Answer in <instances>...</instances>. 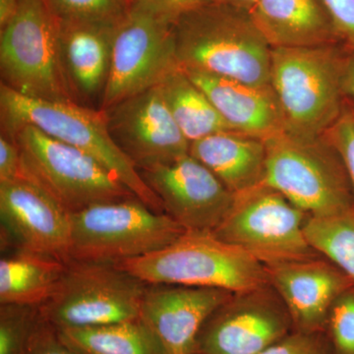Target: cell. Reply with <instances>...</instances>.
Returning a JSON list of instances; mask_svg holds the SVG:
<instances>
[{"label":"cell","mask_w":354,"mask_h":354,"mask_svg":"<svg viewBox=\"0 0 354 354\" xmlns=\"http://www.w3.org/2000/svg\"><path fill=\"white\" fill-rule=\"evenodd\" d=\"M189 153L234 194L264 183L267 153L263 139L221 131L192 142Z\"/></svg>","instance_id":"obj_21"},{"label":"cell","mask_w":354,"mask_h":354,"mask_svg":"<svg viewBox=\"0 0 354 354\" xmlns=\"http://www.w3.org/2000/svg\"><path fill=\"white\" fill-rule=\"evenodd\" d=\"M308 216L279 191L261 183L234 194L230 211L213 234L264 265L320 257L305 235Z\"/></svg>","instance_id":"obj_10"},{"label":"cell","mask_w":354,"mask_h":354,"mask_svg":"<svg viewBox=\"0 0 354 354\" xmlns=\"http://www.w3.org/2000/svg\"><path fill=\"white\" fill-rule=\"evenodd\" d=\"M342 90L344 100L354 106V50L344 48L342 69Z\"/></svg>","instance_id":"obj_35"},{"label":"cell","mask_w":354,"mask_h":354,"mask_svg":"<svg viewBox=\"0 0 354 354\" xmlns=\"http://www.w3.org/2000/svg\"><path fill=\"white\" fill-rule=\"evenodd\" d=\"M232 295L216 288L149 285L140 320L165 354H193L203 324Z\"/></svg>","instance_id":"obj_17"},{"label":"cell","mask_w":354,"mask_h":354,"mask_svg":"<svg viewBox=\"0 0 354 354\" xmlns=\"http://www.w3.org/2000/svg\"><path fill=\"white\" fill-rule=\"evenodd\" d=\"M344 57L339 44L272 48L271 85L288 134L320 138L334 124L344 104Z\"/></svg>","instance_id":"obj_3"},{"label":"cell","mask_w":354,"mask_h":354,"mask_svg":"<svg viewBox=\"0 0 354 354\" xmlns=\"http://www.w3.org/2000/svg\"><path fill=\"white\" fill-rule=\"evenodd\" d=\"M260 354H334L325 332L291 330Z\"/></svg>","instance_id":"obj_30"},{"label":"cell","mask_w":354,"mask_h":354,"mask_svg":"<svg viewBox=\"0 0 354 354\" xmlns=\"http://www.w3.org/2000/svg\"><path fill=\"white\" fill-rule=\"evenodd\" d=\"M184 232L139 198L102 203L70 214V260L116 265L160 250Z\"/></svg>","instance_id":"obj_6"},{"label":"cell","mask_w":354,"mask_h":354,"mask_svg":"<svg viewBox=\"0 0 354 354\" xmlns=\"http://www.w3.org/2000/svg\"><path fill=\"white\" fill-rule=\"evenodd\" d=\"M139 172L165 213L190 232H214L234 202V193L190 153Z\"/></svg>","instance_id":"obj_13"},{"label":"cell","mask_w":354,"mask_h":354,"mask_svg":"<svg viewBox=\"0 0 354 354\" xmlns=\"http://www.w3.org/2000/svg\"><path fill=\"white\" fill-rule=\"evenodd\" d=\"M213 0H132V6L141 7L171 23L190 12L211 3Z\"/></svg>","instance_id":"obj_32"},{"label":"cell","mask_w":354,"mask_h":354,"mask_svg":"<svg viewBox=\"0 0 354 354\" xmlns=\"http://www.w3.org/2000/svg\"><path fill=\"white\" fill-rule=\"evenodd\" d=\"M57 22L62 62L74 101L100 109L108 84L114 37L120 22L58 19Z\"/></svg>","instance_id":"obj_18"},{"label":"cell","mask_w":354,"mask_h":354,"mask_svg":"<svg viewBox=\"0 0 354 354\" xmlns=\"http://www.w3.org/2000/svg\"><path fill=\"white\" fill-rule=\"evenodd\" d=\"M19 3L20 0H0V30L12 19Z\"/></svg>","instance_id":"obj_36"},{"label":"cell","mask_w":354,"mask_h":354,"mask_svg":"<svg viewBox=\"0 0 354 354\" xmlns=\"http://www.w3.org/2000/svg\"><path fill=\"white\" fill-rule=\"evenodd\" d=\"M21 153L17 144L0 134V181L12 180L21 176Z\"/></svg>","instance_id":"obj_33"},{"label":"cell","mask_w":354,"mask_h":354,"mask_svg":"<svg viewBox=\"0 0 354 354\" xmlns=\"http://www.w3.org/2000/svg\"><path fill=\"white\" fill-rule=\"evenodd\" d=\"M177 67L174 23L132 6L116 29L100 109L158 86Z\"/></svg>","instance_id":"obj_11"},{"label":"cell","mask_w":354,"mask_h":354,"mask_svg":"<svg viewBox=\"0 0 354 354\" xmlns=\"http://www.w3.org/2000/svg\"><path fill=\"white\" fill-rule=\"evenodd\" d=\"M1 84L34 99L75 102L65 75L58 22L44 0H20L0 30Z\"/></svg>","instance_id":"obj_8"},{"label":"cell","mask_w":354,"mask_h":354,"mask_svg":"<svg viewBox=\"0 0 354 354\" xmlns=\"http://www.w3.org/2000/svg\"><path fill=\"white\" fill-rule=\"evenodd\" d=\"M1 227L19 249L70 261V214L24 176L0 181Z\"/></svg>","instance_id":"obj_15"},{"label":"cell","mask_w":354,"mask_h":354,"mask_svg":"<svg viewBox=\"0 0 354 354\" xmlns=\"http://www.w3.org/2000/svg\"><path fill=\"white\" fill-rule=\"evenodd\" d=\"M58 20L120 23L132 0H44Z\"/></svg>","instance_id":"obj_27"},{"label":"cell","mask_w":354,"mask_h":354,"mask_svg":"<svg viewBox=\"0 0 354 354\" xmlns=\"http://www.w3.org/2000/svg\"><path fill=\"white\" fill-rule=\"evenodd\" d=\"M270 285L285 302L298 332H325L337 297L354 281L324 256L264 265Z\"/></svg>","instance_id":"obj_16"},{"label":"cell","mask_w":354,"mask_h":354,"mask_svg":"<svg viewBox=\"0 0 354 354\" xmlns=\"http://www.w3.org/2000/svg\"><path fill=\"white\" fill-rule=\"evenodd\" d=\"M148 286L116 265L70 260L41 314L57 330L138 320Z\"/></svg>","instance_id":"obj_9"},{"label":"cell","mask_w":354,"mask_h":354,"mask_svg":"<svg viewBox=\"0 0 354 354\" xmlns=\"http://www.w3.org/2000/svg\"><path fill=\"white\" fill-rule=\"evenodd\" d=\"M183 70L234 131L263 140L286 131L283 113L272 87H257L216 74Z\"/></svg>","instance_id":"obj_19"},{"label":"cell","mask_w":354,"mask_h":354,"mask_svg":"<svg viewBox=\"0 0 354 354\" xmlns=\"http://www.w3.org/2000/svg\"><path fill=\"white\" fill-rule=\"evenodd\" d=\"M102 111L114 143L138 171L189 153L191 143L177 127L158 85Z\"/></svg>","instance_id":"obj_14"},{"label":"cell","mask_w":354,"mask_h":354,"mask_svg":"<svg viewBox=\"0 0 354 354\" xmlns=\"http://www.w3.org/2000/svg\"><path fill=\"white\" fill-rule=\"evenodd\" d=\"M329 14L339 44L354 50V0H320Z\"/></svg>","instance_id":"obj_31"},{"label":"cell","mask_w":354,"mask_h":354,"mask_svg":"<svg viewBox=\"0 0 354 354\" xmlns=\"http://www.w3.org/2000/svg\"><path fill=\"white\" fill-rule=\"evenodd\" d=\"M67 263L19 249L0 261V304H46L64 276Z\"/></svg>","instance_id":"obj_22"},{"label":"cell","mask_w":354,"mask_h":354,"mask_svg":"<svg viewBox=\"0 0 354 354\" xmlns=\"http://www.w3.org/2000/svg\"><path fill=\"white\" fill-rule=\"evenodd\" d=\"M29 354H81L70 348L50 323L44 326Z\"/></svg>","instance_id":"obj_34"},{"label":"cell","mask_w":354,"mask_h":354,"mask_svg":"<svg viewBox=\"0 0 354 354\" xmlns=\"http://www.w3.org/2000/svg\"><path fill=\"white\" fill-rule=\"evenodd\" d=\"M249 14L272 48L339 44L320 0H258Z\"/></svg>","instance_id":"obj_20"},{"label":"cell","mask_w":354,"mask_h":354,"mask_svg":"<svg viewBox=\"0 0 354 354\" xmlns=\"http://www.w3.org/2000/svg\"><path fill=\"white\" fill-rule=\"evenodd\" d=\"M41 306H0V354H29L46 325Z\"/></svg>","instance_id":"obj_26"},{"label":"cell","mask_w":354,"mask_h":354,"mask_svg":"<svg viewBox=\"0 0 354 354\" xmlns=\"http://www.w3.org/2000/svg\"><path fill=\"white\" fill-rule=\"evenodd\" d=\"M57 330L60 339L81 354H165L140 319L100 327Z\"/></svg>","instance_id":"obj_24"},{"label":"cell","mask_w":354,"mask_h":354,"mask_svg":"<svg viewBox=\"0 0 354 354\" xmlns=\"http://www.w3.org/2000/svg\"><path fill=\"white\" fill-rule=\"evenodd\" d=\"M325 333L334 354H354V286L333 304Z\"/></svg>","instance_id":"obj_28"},{"label":"cell","mask_w":354,"mask_h":354,"mask_svg":"<svg viewBox=\"0 0 354 354\" xmlns=\"http://www.w3.org/2000/svg\"><path fill=\"white\" fill-rule=\"evenodd\" d=\"M6 136L19 148L21 176L38 184L69 214L136 197L95 158L39 128L25 125Z\"/></svg>","instance_id":"obj_7"},{"label":"cell","mask_w":354,"mask_h":354,"mask_svg":"<svg viewBox=\"0 0 354 354\" xmlns=\"http://www.w3.org/2000/svg\"><path fill=\"white\" fill-rule=\"evenodd\" d=\"M293 330L271 285L234 293L207 318L193 354H260Z\"/></svg>","instance_id":"obj_12"},{"label":"cell","mask_w":354,"mask_h":354,"mask_svg":"<svg viewBox=\"0 0 354 354\" xmlns=\"http://www.w3.org/2000/svg\"><path fill=\"white\" fill-rule=\"evenodd\" d=\"M266 185L312 216L354 208L351 180L341 156L326 139H302L283 131L265 139Z\"/></svg>","instance_id":"obj_5"},{"label":"cell","mask_w":354,"mask_h":354,"mask_svg":"<svg viewBox=\"0 0 354 354\" xmlns=\"http://www.w3.org/2000/svg\"><path fill=\"white\" fill-rule=\"evenodd\" d=\"M304 232L317 252L354 281V208L339 215L308 216Z\"/></svg>","instance_id":"obj_25"},{"label":"cell","mask_w":354,"mask_h":354,"mask_svg":"<svg viewBox=\"0 0 354 354\" xmlns=\"http://www.w3.org/2000/svg\"><path fill=\"white\" fill-rule=\"evenodd\" d=\"M177 64L257 87H272V48L247 11L211 2L174 23Z\"/></svg>","instance_id":"obj_1"},{"label":"cell","mask_w":354,"mask_h":354,"mask_svg":"<svg viewBox=\"0 0 354 354\" xmlns=\"http://www.w3.org/2000/svg\"><path fill=\"white\" fill-rule=\"evenodd\" d=\"M116 266L147 285L216 288L234 293L270 285L264 264L213 232L186 230L169 245Z\"/></svg>","instance_id":"obj_4"},{"label":"cell","mask_w":354,"mask_h":354,"mask_svg":"<svg viewBox=\"0 0 354 354\" xmlns=\"http://www.w3.org/2000/svg\"><path fill=\"white\" fill-rule=\"evenodd\" d=\"M158 86L177 127L190 143L214 133L234 131L180 67L171 71Z\"/></svg>","instance_id":"obj_23"},{"label":"cell","mask_w":354,"mask_h":354,"mask_svg":"<svg viewBox=\"0 0 354 354\" xmlns=\"http://www.w3.org/2000/svg\"><path fill=\"white\" fill-rule=\"evenodd\" d=\"M216 3L225 4V6L235 7L250 13L253 7L256 6L258 0H213Z\"/></svg>","instance_id":"obj_37"},{"label":"cell","mask_w":354,"mask_h":354,"mask_svg":"<svg viewBox=\"0 0 354 354\" xmlns=\"http://www.w3.org/2000/svg\"><path fill=\"white\" fill-rule=\"evenodd\" d=\"M341 156L354 195V106L344 100L342 113L324 134Z\"/></svg>","instance_id":"obj_29"},{"label":"cell","mask_w":354,"mask_h":354,"mask_svg":"<svg viewBox=\"0 0 354 354\" xmlns=\"http://www.w3.org/2000/svg\"><path fill=\"white\" fill-rule=\"evenodd\" d=\"M0 118L1 134H12L25 125L39 128L95 158L147 206L165 213L162 203L143 180L136 165L114 143L101 109L72 102L34 99L1 84Z\"/></svg>","instance_id":"obj_2"}]
</instances>
